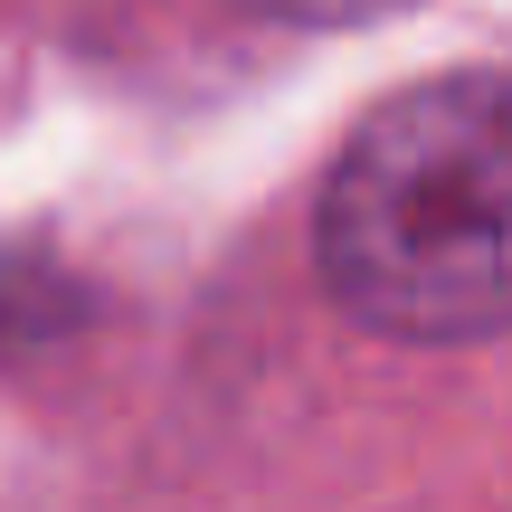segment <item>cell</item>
Returning <instances> with one entry per match:
<instances>
[{
	"label": "cell",
	"instance_id": "obj_1",
	"mask_svg": "<svg viewBox=\"0 0 512 512\" xmlns=\"http://www.w3.org/2000/svg\"><path fill=\"white\" fill-rule=\"evenodd\" d=\"M313 247L370 332H512V76H427L389 95L332 162Z\"/></svg>",
	"mask_w": 512,
	"mask_h": 512
},
{
	"label": "cell",
	"instance_id": "obj_2",
	"mask_svg": "<svg viewBox=\"0 0 512 512\" xmlns=\"http://www.w3.org/2000/svg\"><path fill=\"white\" fill-rule=\"evenodd\" d=\"M247 10H266V19H370L389 0H247Z\"/></svg>",
	"mask_w": 512,
	"mask_h": 512
}]
</instances>
